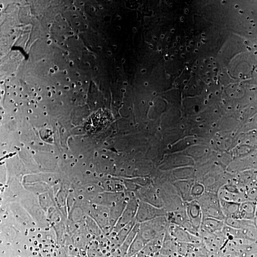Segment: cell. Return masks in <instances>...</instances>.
Instances as JSON below:
<instances>
[{
	"label": "cell",
	"instance_id": "6da1fadb",
	"mask_svg": "<svg viewBox=\"0 0 257 257\" xmlns=\"http://www.w3.org/2000/svg\"><path fill=\"white\" fill-rule=\"evenodd\" d=\"M147 211H149L150 217H153L155 220H162L166 214L165 210L162 209V206H157V204H150Z\"/></svg>",
	"mask_w": 257,
	"mask_h": 257
},
{
	"label": "cell",
	"instance_id": "7a4b0ae2",
	"mask_svg": "<svg viewBox=\"0 0 257 257\" xmlns=\"http://www.w3.org/2000/svg\"><path fill=\"white\" fill-rule=\"evenodd\" d=\"M160 203H162V209L165 210V213H173V211H175V200H173L170 196H163V197L160 199Z\"/></svg>",
	"mask_w": 257,
	"mask_h": 257
},
{
	"label": "cell",
	"instance_id": "3957f363",
	"mask_svg": "<svg viewBox=\"0 0 257 257\" xmlns=\"http://www.w3.org/2000/svg\"><path fill=\"white\" fill-rule=\"evenodd\" d=\"M156 127V123H155V120L153 119H146L142 121V124H140V132L143 133V135H150L153 130Z\"/></svg>",
	"mask_w": 257,
	"mask_h": 257
},
{
	"label": "cell",
	"instance_id": "277c9868",
	"mask_svg": "<svg viewBox=\"0 0 257 257\" xmlns=\"http://www.w3.org/2000/svg\"><path fill=\"white\" fill-rule=\"evenodd\" d=\"M207 193H209V197L213 199V200L219 199V196H220V184L216 183V182H211V183L209 184Z\"/></svg>",
	"mask_w": 257,
	"mask_h": 257
},
{
	"label": "cell",
	"instance_id": "5b68a950",
	"mask_svg": "<svg viewBox=\"0 0 257 257\" xmlns=\"http://www.w3.org/2000/svg\"><path fill=\"white\" fill-rule=\"evenodd\" d=\"M206 100H207V103L211 104V106H219L221 103V100H223V97H221L219 93H209V94L206 96Z\"/></svg>",
	"mask_w": 257,
	"mask_h": 257
},
{
	"label": "cell",
	"instance_id": "8992f818",
	"mask_svg": "<svg viewBox=\"0 0 257 257\" xmlns=\"http://www.w3.org/2000/svg\"><path fill=\"white\" fill-rule=\"evenodd\" d=\"M10 25V13L6 9L0 12V28H6Z\"/></svg>",
	"mask_w": 257,
	"mask_h": 257
},
{
	"label": "cell",
	"instance_id": "52a82bcc",
	"mask_svg": "<svg viewBox=\"0 0 257 257\" xmlns=\"http://www.w3.org/2000/svg\"><path fill=\"white\" fill-rule=\"evenodd\" d=\"M216 28H217V30H219V32H221V33H224V32L230 30L229 23H227V20H226L224 18H220L219 20H217V23H216Z\"/></svg>",
	"mask_w": 257,
	"mask_h": 257
},
{
	"label": "cell",
	"instance_id": "ba28073f",
	"mask_svg": "<svg viewBox=\"0 0 257 257\" xmlns=\"http://www.w3.org/2000/svg\"><path fill=\"white\" fill-rule=\"evenodd\" d=\"M190 219H192V221L194 224H199V223L202 221V213H200V210H197V209L192 210V213H190Z\"/></svg>",
	"mask_w": 257,
	"mask_h": 257
},
{
	"label": "cell",
	"instance_id": "9c48e42d",
	"mask_svg": "<svg viewBox=\"0 0 257 257\" xmlns=\"http://www.w3.org/2000/svg\"><path fill=\"white\" fill-rule=\"evenodd\" d=\"M224 114H226V117H227V119H234V117H236V110H234L233 104H227V106H226V109H224Z\"/></svg>",
	"mask_w": 257,
	"mask_h": 257
},
{
	"label": "cell",
	"instance_id": "30bf717a",
	"mask_svg": "<svg viewBox=\"0 0 257 257\" xmlns=\"http://www.w3.org/2000/svg\"><path fill=\"white\" fill-rule=\"evenodd\" d=\"M231 52H236V47L231 46V45H221V46H219V53H221V55L231 53Z\"/></svg>",
	"mask_w": 257,
	"mask_h": 257
},
{
	"label": "cell",
	"instance_id": "8fae6325",
	"mask_svg": "<svg viewBox=\"0 0 257 257\" xmlns=\"http://www.w3.org/2000/svg\"><path fill=\"white\" fill-rule=\"evenodd\" d=\"M196 163L199 166H204L207 163V156H206V153H203V152H199L197 155H196Z\"/></svg>",
	"mask_w": 257,
	"mask_h": 257
},
{
	"label": "cell",
	"instance_id": "7c38bea8",
	"mask_svg": "<svg viewBox=\"0 0 257 257\" xmlns=\"http://www.w3.org/2000/svg\"><path fill=\"white\" fill-rule=\"evenodd\" d=\"M226 74L230 76V77H233V76H237L239 74V67L237 66H234V64H231L227 67V70H226Z\"/></svg>",
	"mask_w": 257,
	"mask_h": 257
},
{
	"label": "cell",
	"instance_id": "4fadbf2b",
	"mask_svg": "<svg viewBox=\"0 0 257 257\" xmlns=\"http://www.w3.org/2000/svg\"><path fill=\"white\" fill-rule=\"evenodd\" d=\"M138 110L140 111V113H147V111L150 110V104H149L147 101H142V103H139Z\"/></svg>",
	"mask_w": 257,
	"mask_h": 257
},
{
	"label": "cell",
	"instance_id": "5bb4252c",
	"mask_svg": "<svg viewBox=\"0 0 257 257\" xmlns=\"http://www.w3.org/2000/svg\"><path fill=\"white\" fill-rule=\"evenodd\" d=\"M47 114H49V107H47V106H42V107H40V111H39V114H37V119L43 120L45 117H46Z\"/></svg>",
	"mask_w": 257,
	"mask_h": 257
},
{
	"label": "cell",
	"instance_id": "9a60e30c",
	"mask_svg": "<svg viewBox=\"0 0 257 257\" xmlns=\"http://www.w3.org/2000/svg\"><path fill=\"white\" fill-rule=\"evenodd\" d=\"M199 241H200L202 244H209V243H210V236H209L207 233L203 231V233L199 234Z\"/></svg>",
	"mask_w": 257,
	"mask_h": 257
},
{
	"label": "cell",
	"instance_id": "2e32d148",
	"mask_svg": "<svg viewBox=\"0 0 257 257\" xmlns=\"http://www.w3.org/2000/svg\"><path fill=\"white\" fill-rule=\"evenodd\" d=\"M227 226H229L230 229H237L240 226V223L236 217H230L229 220H227Z\"/></svg>",
	"mask_w": 257,
	"mask_h": 257
},
{
	"label": "cell",
	"instance_id": "e0dca14e",
	"mask_svg": "<svg viewBox=\"0 0 257 257\" xmlns=\"http://www.w3.org/2000/svg\"><path fill=\"white\" fill-rule=\"evenodd\" d=\"M153 79H155V72H153V70H147V72H145V74H143V80H145V82H152Z\"/></svg>",
	"mask_w": 257,
	"mask_h": 257
},
{
	"label": "cell",
	"instance_id": "ac0fdd59",
	"mask_svg": "<svg viewBox=\"0 0 257 257\" xmlns=\"http://www.w3.org/2000/svg\"><path fill=\"white\" fill-rule=\"evenodd\" d=\"M186 111H187V114H189L190 117H193V119H194V117L197 116V109H196V107H194L193 104H189V106L186 107Z\"/></svg>",
	"mask_w": 257,
	"mask_h": 257
},
{
	"label": "cell",
	"instance_id": "d6986e66",
	"mask_svg": "<svg viewBox=\"0 0 257 257\" xmlns=\"http://www.w3.org/2000/svg\"><path fill=\"white\" fill-rule=\"evenodd\" d=\"M182 135H183L184 138H190V136L193 135L192 126H184V127L182 128Z\"/></svg>",
	"mask_w": 257,
	"mask_h": 257
},
{
	"label": "cell",
	"instance_id": "ffe728a7",
	"mask_svg": "<svg viewBox=\"0 0 257 257\" xmlns=\"http://www.w3.org/2000/svg\"><path fill=\"white\" fill-rule=\"evenodd\" d=\"M250 13H251V8H250V6H247V5H246V6H241V8H240V15H241L243 18L248 16Z\"/></svg>",
	"mask_w": 257,
	"mask_h": 257
},
{
	"label": "cell",
	"instance_id": "44dd1931",
	"mask_svg": "<svg viewBox=\"0 0 257 257\" xmlns=\"http://www.w3.org/2000/svg\"><path fill=\"white\" fill-rule=\"evenodd\" d=\"M35 226H36L37 229H45V227H47V221L45 219H37L35 221Z\"/></svg>",
	"mask_w": 257,
	"mask_h": 257
},
{
	"label": "cell",
	"instance_id": "7402d4cb",
	"mask_svg": "<svg viewBox=\"0 0 257 257\" xmlns=\"http://www.w3.org/2000/svg\"><path fill=\"white\" fill-rule=\"evenodd\" d=\"M162 126H163L166 130L172 128V126H173V123H172V119H169V117H165V119L162 120Z\"/></svg>",
	"mask_w": 257,
	"mask_h": 257
},
{
	"label": "cell",
	"instance_id": "603a6c76",
	"mask_svg": "<svg viewBox=\"0 0 257 257\" xmlns=\"http://www.w3.org/2000/svg\"><path fill=\"white\" fill-rule=\"evenodd\" d=\"M233 251H234V254H237L239 257L244 256V250H243V247H241L240 244H236V246L233 247Z\"/></svg>",
	"mask_w": 257,
	"mask_h": 257
},
{
	"label": "cell",
	"instance_id": "cb8c5ba5",
	"mask_svg": "<svg viewBox=\"0 0 257 257\" xmlns=\"http://www.w3.org/2000/svg\"><path fill=\"white\" fill-rule=\"evenodd\" d=\"M247 55L250 56V57H253V59H257V47H254V46L248 47Z\"/></svg>",
	"mask_w": 257,
	"mask_h": 257
},
{
	"label": "cell",
	"instance_id": "d4e9b609",
	"mask_svg": "<svg viewBox=\"0 0 257 257\" xmlns=\"http://www.w3.org/2000/svg\"><path fill=\"white\" fill-rule=\"evenodd\" d=\"M35 93H36L37 97H40V99L45 97V89H43L42 86H37L36 89H35Z\"/></svg>",
	"mask_w": 257,
	"mask_h": 257
},
{
	"label": "cell",
	"instance_id": "484cf974",
	"mask_svg": "<svg viewBox=\"0 0 257 257\" xmlns=\"http://www.w3.org/2000/svg\"><path fill=\"white\" fill-rule=\"evenodd\" d=\"M175 83L179 89H184V86H186V80H184L183 77H177L175 80Z\"/></svg>",
	"mask_w": 257,
	"mask_h": 257
},
{
	"label": "cell",
	"instance_id": "4316f807",
	"mask_svg": "<svg viewBox=\"0 0 257 257\" xmlns=\"http://www.w3.org/2000/svg\"><path fill=\"white\" fill-rule=\"evenodd\" d=\"M187 60H189L190 63H197V62H199V56L196 55V53H189V55H187Z\"/></svg>",
	"mask_w": 257,
	"mask_h": 257
},
{
	"label": "cell",
	"instance_id": "83f0119b",
	"mask_svg": "<svg viewBox=\"0 0 257 257\" xmlns=\"http://www.w3.org/2000/svg\"><path fill=\"white\" fill-rule=\"evenodd\" d=\"M12 250V243L10 241H3L2 243V251L6 253V251H10Z\"/></svg>",
	"mask_w": 257,
	"mask_h": 257
},
{
	"label": "cell",
	"instance_id": "f1b7e54d",
	"mask_svg": "<svg viewBox=\"0 0 257 257\" xmlns=\"http://www.w3.org/2000/svg\"><path fill=\"white\" fill-rule=\"evenodd\" d=\"M230 30H231L233 33H240V32H241L240 23H233V25H230Z\"/></svg>",
	"mask_w": 257,
	"mask_h": 257
},
{
	"label": "cell",
	"instance_id": "f546056e",
	"mask_svg": "<svg viewBox=\"0 0 257 257\" xmlns=\"http://www.w3.org/2000/svg\"><path fill=\"white\" fill-rule=\"evenodd\" d=\"M236 94H237V89H236L234 86H231L229 90V97L230 99H234V97H236Z\"/></svg>",
	"mask_w": 257,
	"mask_h": 257
},
{
	"label": "cell",
	"instance_id": "4dcf8cb0",
	"mask_svg": "<svg viewBox=\"0 0 257 257\" xmlns=\"http://www.w3.org/2000/svg\"><path fill=\"white\" fill-rule=\"evenodd\" d=\"M214 257H226V253H224L221 248H216V251H214Z\"/></svg>",
	"mask_w": 257,
	"mask_h": 257
},
{
	"label": "cell",
	"instance_id": "1f68e13d",
	"mask_svg": "<svg viewBox=\"0 0 257 257\" xmlns=\"http://www.w3.org/2000/svg\"><path fill=\"white\" fill-rule=\"evenodd\" d=\"M126 184H127V186H130V187H132V186H135V184H136V179H135V177H127Z\"/></svg>",
	"mask_w": 257,
	"mask_h": 257
},
{
	"label": "cell",
	"instance_id": "d6a6232c",
	"mask_svg": "<svg viewBox=\"0 0 257 257\" xmlns=\"http://www.w3.org/2000/svg\"><path fill=\"white\" fill-rule=\"evenodd\" d=\"M29 243H30V237L25 234V236L22 237V244H23V246H28Z\"/></svg>",
	"mask_w": 257,
	"mask_h": 257
},
{
	"label": "cell",
	"instance_id": "836d02e7",
	"mask_svg": "<svg viewBox=\"0 0 257 257\" xmlns=\"http://www.w3.org/2000/svg\"><path fill=\"white\" fill-rule=\"evenodd\" d=\"M170 254H172V256H177V254H179V248H177V246H173V247L170 248Z\"/></svg>",
	"mask_w": 257,
	"mask_h": 257
},
{
	"label": "cell",
	"instance_id": "e575fe53",
	"mask_svg": "<svg viewBox=\"0 0 257 257\" xmlns=\"http://www.w3.org/2000/svg\"><path fill=\"white\" fill-rule=\"evenodd\" d=\"M221 8H223V3L221 2H214V9L217 10V12H220Z\"/></svg>",
	"mask_w": 257,
	"mask_h": 257
},
{
	"label": "cell",
	"instance_id": "d590c367",
	"mask_svg": "<svg viewBox=\"0 0 257 257\" xmlns=\"http://www.w3.org/2000/svg\"><path fill=\"white\" fill-rule=\"evenodd\" d=\"M233 180L234 182H240L241 180V175L240 173H233Z\"/></svg>",
	"mask_w": 257,
	"mask_h": 257
},
{
	"label": "cell",
	"instance_id": "8d00e7d4",
	"mask_svg": "<svg viewBox=\"0 0 257 257\" xmlns=\"http://www.w3.org/2000/svg\"><path fill=\"white\" fill-rule=\"evenodd\" d=\"M189 84L194 86V84H196V79H194V77H190V79H189Z\"/></svg>",
	"mask_w": 257,
	"mask_h": 257
},
{
	"label": "cell",
	"instance_id": "74e56055",
	"mask_svg": "<svg viewBox=\"0 0 257 257\" xmlns=\"http://www.w3.org/2000/svg\"><path fill=\"white\" fill-rule=\"evenodd\" d=\"M30 100L33 101V103H37V101L40 100V97H37V96H35V97H32V99H30Z\"/></svg>",
	"mask_w": 257,
	"mask_h": 257
},
{
	"label": "cell",
	"instance_id": "f35d334b",
	"mask_svg": "<svg viewBox=\"0 0 257 257\" xmlns=\"http://www.w3.org/2000/svg\"><path fill=\"white\" fill-rule=\"evenodd\" d=\"M251 145H253V149L257 150V140H253V142H251Z\"/></svg>",
	"mask_w": 257,
	"mask_h": 257
},
{
	"label": "cell",
	"instance_id": "ab89813d",
	"mask_svg": "<svg viewBox=\"0 0 257 257\" xmlns=\"http://www.w3.org/2000/svg\"><path fill=\"white\" fill-rule=\"evenodd\" d=\"M253 83H254V84H257V72L253 74Z\"/></svg>",
	"mask_w": 257,
	"mask_h": 257
},
{
	"label": "cell",
	"instance_id": "60d3db41",
	"mask_svg": "<svg viewBox=\"0 0 257 257\" xmlns=\"http://www.w3.org/2000/svg\"><path fill=\"white\" fill-rule=\"evenodd\" d=\"M199 140H200V142H204V136H203V135H199Z\"/></svg>",
	"mask_w": 257,
	"mask_h": 257
},
{
	"label": "cell",
	"instance_id": "b9f144b4",
	"mask_svg": "<svg viewBox=\"0 0 257 257\" xmlns=\"http://www.w3.org/2000/svg\"><path fill=\"white\" fill-rule=\"evenodd\" d=\"M196 184H202V179H196Z\"/></svg>",
	"mask_w": 257,
	"mask_h": 257
},
{
	"label": "cell",
	"instance_id": "7bdbcfd3",
	"mask_svg": "<svg viewBox=\"0 0 257 257\" xmlns=\"http://www.w3.org/2000/svg\"><path fill=\"white\" fill-rule=\"evenodd\" d=\"M254 248H257V241H256V243H254Z\"/></svg>",
	"mask_w": 257,
	"mask_h": 257
},
{
	"label": "cell",
	"instance_id": "ee69618b",
	"mask_svg": "<svg viewBox=\"0 0 257 257\" xmlns=\"http://www.w3.org/2000/svg\"><path fill=\"white\" fill-rule=\"evenodd\" d=\"M42 257H47V256H46V254H43V256H42Z\"/></svg>",
	"mask_w": 257,
	"mask_h": 257
},
{
	"label": "cell",
	"instance_id": "f6af8a7d",
	"mask_svg": "<svg viewBox=\"0 0 257 257\" xmlns=\"http://www.w3.org/2000/svg\"><path fill=\"white\" fill-rule=\"evenodd\" d=\"M256 193H257V189H256Z\"/></svg>",
	"mask_w": 257,
	"mask_h": 257
},
{
	"label": "cell",
	"instance_id": "bcb514c9",
	"mask_svg": "<svg viewBox=\"0 0 257 257\" xmlns=\"http://www.w3.org/2000/svg\"><path fill=\"white\" fill-rule=\"evenodd\" d=\"M25 257H28V256H25Z\"/></svg>",
	"mask_w": 257,
	"mask_h": 257
}]
</instances>
